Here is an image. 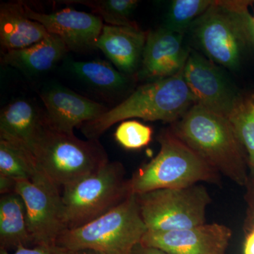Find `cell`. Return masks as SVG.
Returning <instances> with one entry per match:
<instances>
[{"label": "cell", "instance_id": "f546056e", "mask_svg": "<svg viewBox=\"0 0 254 254\" xmlns=\"http://www.w3.org/2000/svg\"><path fill=\"white\" fill-rule=\"evenodd\" d=\"M70 254H104L102 252H98V251L94 250H90V249H86V250H81L76 251V252H71Z\"/></svg>", "mask_w": 254, "mask_h": 254}, {"label": "cell", "instance_id": "484cf974", "mask_svg": "<svg viewBox=\"0 0 254 254\" xmlns=\"http://www.w3.org/2000/svg\"><path fill=\"white\" fill-rule=\"evenodd\" d=\"M71 252L60 247L55 246H35L33 248L27 247H19L13 253L9 251L0 249V254H70Z\"/></svg>", "mask_w": 254, "mask_h": 254}, {"label": "cell", "instance_id": "9c48e42d", "mask_svg": "<svg viewBox=\"0 0 254 254\" xmlns=\"http://www.w3.org/2000/svg\"><path fill=\"white\" fill-rule=\"evenodd\" d=\"M15 191L24 202L33 245H58L66 230L60 187L41 170L31 180L16 181Z\"/></svg>", "mask_w": 254, "mask_h": 254}, {"label": "cell", "instance_id": "4316f807", "mask_svg": "<svg viewBox=\"0 0 254 254\" xmlns=\"http://www.w3.org/2000/svg\"><path fill=\"white\" fill-rule=\"evenodd\" d=\"M16 182L12 179L0 175V193L1 195L12 193L16 190Z\"/></svg>", "mask_w": 254, "mask_h": 254}, {"label": "cell", "instance_id": "e0dca14e", "mask_svg": "<svg viewBox=\"0 0 254 254\" xmlns=\"http://www.w3.org/2000/svg\"><path fill=\"white\" fill-rule=\"evenodd\" d=\"M50 33L41 23L28 18L21 1L0 6V43L5 52L28 48Z\"/></svg>", "mask_w": 254, "mask_h": 254}, {"label": "cell", "instance_id": "30bf717a", "mask_svg": "<svg viewBox=\"0 0 254 254\" xmlns=\"http://www.w3.org/2000/svg\"><path fill=\"white\" fill-rule=\"evenodd\" d=\"M183 76L196 104L228 120L241 95L213 62L191 52L184 68Z\"/></svg>", "mask_w": 254, "mask_h": 254}, {"label": "cell", "instance_id": "6da1fadb", "mask_svg": "<svg viewBox=\"0 0 254 254\" xmlns=\"http://www.w3.org/2000/svg\"><path fill=\"white\" fill-rule=\"evenodd\" d=\"M171 131L218 173L245 185L243 146L227 118L195 104L175 122Z\"/></svg>", "mask_w": 254, "mask_h": 254}, {"label": "cell", "instance_id": "5b68a950", "mask_svg": "<svg viewBox=\"0 0 254 254\" xmlns=\"http://www.w3.org/2000/svg\"><path fill=\"white\" fill-rule=\"evenodd\" d=\"M147 231L136 195L131 193L99 218L77 228L64 230L57 245L71 252L90 249L104 254H131Z\"/></svg>", "mask_w": 254, "mask_h": 254}, {"label": "cell", "instance_id": "83f0119b", "mask_svg": "<svg viewBox=\"0 0 254 254\" xmlns=\"http://www.w3.org/2000/svg\"><path fill=\"white\" fill-rule=\"evenodd\" d=\"M131 254H171L160 249L155 247H146L141 244L135 247Z\"/></svg>", "mask_w": 254, "mask_h": 254}, {"label": "cell", "instance_id": "603a6c76", "mask_svg": "<svg viewBox=\"0 0 254 254\" xmlns=\"http://www.w3.org/2000/svg\"><path fill=\"white\" fill-rule=\"evenodd\" d=\"M241 144L254 165V95L241 96L228 118Z\"/></svg>", "mask_w": 254, "mask_h": 254}, {"label": "cell", "instance_id": "7a4b0ae2", "mask_svg": "<svg viewBox=\"0 0 254 254\" xmlns=\"http://www.w3.org/2000/svg\"><path fill=\"white\" fill-rule=\"evenodd\" d=\"M183 71L171 77L155 80L138 87L120 105L96 120L80 126L82 133L88 139H98L115 124L131 118L177 122L196 104L184 79Z\"/></svg>", "mask_w": 254, "mask_h": 254}, {"label": "cell", "instance_id": "7c38bea8", "mask_svg": "<svg viewBox=\"0 0 254 254\" xmlns=\"http://www.w3.org/2000/svg\"><path fill=\"white\" fill-rule=\"evenodd\" d=\"M28 18L41 23L50 34L61 38L68 50L85 52L96 48L103 25L97 15L72 9L51 13L38 12L23 3Z\"/></svg>", "mask_w": 254, "mask_h": 254}, {"label": "cell", "instance_id": "52a82bcc", "mask_svg": "<svg viewBox=\"0 0 254 254\" xmlns=\"http://www.w3.org/2000/svg\"><path fill=\"white\" fill-rule=\"evenodd\" d=\"M128 180L119 162H108L98 171L63 187L66 230L93 221L123 203L131 194Z\"/></svg>", "mask_w": 254, "mask_h": 254}, {"label": "cell", "instance_id": "9a60e30c", "mask_svg": "<svg viewBox=\"0 0 254 254\" xmlns=\"http://www.w3.org/2000/svg\"><path fill=\"white\" fill-rule=\"evenodd\" d=\"M148 33L138 26L104 25L96 43L98 48L125 74L136 72L143 59Z\"/></svg>", "mask_w": 254, "mask_h": 254}, {"label": "cell", "instance_id": "ac0fdd59", "mask_svg": "<svg viewBox=\"0 0 254 254\" xmlns=\"http://www.w3.org/2000/svg\"><path fill=\"white\" fill-rule=\"evenodd\" d=\"M68 51L60 37L50 33L33 46L5 52L2 60L6 64L24 73L38 74L52 69Z\"/></svg>", "mask_w": 254, "mask_h": 254}, {"label": "cell", "instance_id": "1f68e13d", "mask_svg": "<svg viewBox=\"0 0 254 254\" xmlns=\"http://www.w3.org/2000/svg\"><path fill=\"white\" fill-rule=\"evenodd\" d=\"M253 167H254V165H253Z\"/></svg>", "mask_w": 254, "mask_h": 254}, {"label": "cell", "instance_id": "4dcf8cb0", "mask_svg": "<svg viewBox=\"0 0 254 254\" xmlns=\"http://www.w3.org/2000/svg\"><path fill=\"white\" fill-rule=\"evenodd\" d=\"M253 24H254V16L253 17Z\"/></svg>", "mask_w": 254, "mask_h": 254}, {"label": "cell", "instance_id": "d4e9b609", "mask_svg": "<svg viewBox=\"0 0 254 254\" xmlns=\"http://www.w3.org/2000/svg\"><path fill=\"white\" fill-rule=\"evenodd\" d=\"M151 127L136 120H126L119 125L115 138L119 144L127 150H138L152 141Z\"/></svg>", "mask_w": 254, "mask_h": 254}, {"label": "cell", "instance_id": "7402d4cb", "mask_svg": "<svg viewBox=\"0 0 254 254\" xmlns=\"http://www.w3.org/2000/svg\"><path fill=\"white\" fill-rule=\"evenodd\" d=\"M62 2L75 3L88 6L108 25L138 26L130 19L132 12L138 6L137 0H75Z\"/></svg>", "mask_w": 254, "mask_h": 254}, {"label": "cell", "instance_id": "d6986e66", "mask_svg": "<svg viewBox=\"0 0 254 254\" xmlns=\"http://www.w3.org/2000/svg\"><path fill=\"white\" fill-rule=\"evenodd\" d=\"M33 245L28 226L26 206L16 193L1 195L0 198V249L9 251Z\"/></svg>", "mask_w": 254, "mask_h": 254}, {"label": "cell", "instance_id": "cb8c5ba5", "mask_svg": "<svg viewBox=\"0 0 254 254\" xmlns=\"http://www.w3.org/2000/svg\"><path fill=\"white\" fill-rule=\"evenodd\" d=\"M213 2L211 0H174L170 4L163 27L185 35Z\"/></svg>", "mask_w": 254, "mask_h": 254}, {"label": "cell", "instance_id": "2e32d148", "mask_svg": "<svg viewBox=\"0 0 254 254\" xmlns=\"http://www.w3.org/2000/svg\"><path fill=\"white\" fill-rule=\"evenodd\" d=\"M47 125L43 115L27 100H18L5 106L0 114V140L19 147L33 155Z\"/></svg>", "mask_w": 254, "mask_h": 254}, {"label": "cell", "instance_id": "277c9868", "mask_svg": "<svg viewBox=\"0 0 254 254\" xmlns=\"http://www.w3.org/2000/svg\"><path fill=\"white\" fill-rule=\"evenodd\" d=\"M160 151L128 180L130 192L141 194L162 189L185 188L199 182H215L218 173L172 131L158 138Z\"/></svg>", "mask_w": 254, "mask_h": 254}, {"label": "cell", "instance_id": "ba28073f", "mask_svg": "<svg viewBox=\"0 0 254 254\" xmlns=\"http://www.w3.org/2000/svg\"><path fill=\"white\" fill-rule=\"evenodd\" d=\"M136 196L142 219L150 232L175 231L203 225L210 202L206 189L198 185L151 190Z\"/></svg>", "mask_w": 254, "mask_h": 254}, {"label": "cell", "instance_id": "3957f363", "mask_svg": "<svg viewBox=\"0 0 254 254\" xmlns=\"http://www.w3.org/2000/svg\"><path fill=\"white\" fill-rule=\"evenodd\" d=\"M252 1H214L190 28L195 43L213 63L230 70L240 66L245 52L254 46Z\"/></svg>", "mask_w": 254, "mask_h": 254}, {"label": "cell", "instance_id": "f1b7e54d", "mask_svg": "<svg viewBox=\"0 0 254 254\" xmlns=\"http://www.w3.org/2000/svg\"><path fill=\"white\" fill-rule=\"evenodd\" d=\"M244 254H254V228L246 239Z\"/></svg>", "mask_w": 254, "mask_h": 254}, {"label": "cell", "instance_id": "8fae6325", "mask_svg": "<svg viewBox=\"0 0 254 254\" xmlns=\"http://www.w3.org/2000/svg\"><path fill=\"white\" fill-rule=\"evenodd\" d=\"M232 231L218 223L168 232L147 231L141 245L171 254H225Z\"/></svg>", "mask_w": 254, "mask_h": 254}, {"label": "cell", "instance_id": "8992f818", "mask_svg": "<svg viewBox=\"0 0 254 254\" xmlns=\"http://www.w3.org/2000/svg\"><path fill=\"white\" fill-rule=\"evenodd\" d=\"M38 167L58 187H64L98 171L109 162L98 139H79L47 124L33 153Z\"/></svg>", "mask_w": 254, "mask_h": 254}, {"label": "cell", "instance_id": "44dd1931", "mask_svg": "<svg viewBox=\"0 0 254 254\" xmlns=\"http://www.w3.org/2000/svg\"><path fill=\"white\" fill-rule=\"evenodd\" d=\"M41 170L34 157L26 150L0 140V175L15 181L31 180Z\"/></svg>", "mask_w": 254, "mask_h": 254}, {"label": "cell", "instance_id": "ffe728a7", "mask_svg": "<svg viewBox=\"0 0 254 254\" xmlns=\"http://www.w3.org/2000/svg\"><path fill=\"white\" fill-rule=\"evenodd\" d=\"M70 65L76 76L99 91L118 92L129 83L128 75L120 72L103 60L72 62Z\"/></svg>", "mask_w": 254, "mask_h": 254}, {"label": "cell", "instance_id": "4fadbf2b", "mask_svg": "<svg viewBox=\"0 0 254 254\" xmlns=\"http://www.w3.org/2000/svg\"><path fill=\"white\" fill-rule=\"evenodd\" d=\"M190 55L183 34L164 27L148 32L137 76L153 81L171 77L184 69Z\"/></svg>", "mask_w": 254, "mask_h": 254}, {"label": "cell", "instance_id": "5bb4252c", "mask_svg": "<svg viewBox=\"0 0 254 254\" xmlns=\"http://www.w3.org/2000/svg\"><path fill=\"white\" fill-rule=\"evenodd\" d=\"M47 124L62 133L73 134V128L93 121L106 113L105 105L62 86H53L43 92Z\"/></svg>", "mask_w": 254, "mask_h": 254}]
</instances>
